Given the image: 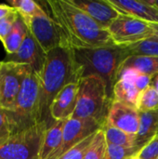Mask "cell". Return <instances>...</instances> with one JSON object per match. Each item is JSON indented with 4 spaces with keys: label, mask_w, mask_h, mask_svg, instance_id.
Here are the masks:
<instances>
[{
    "label": "cell",
    "mask_w": 158,
    "mask_h": 159,
    "mask_svg": "<svg viewBox=\"0 0 158 159\" xmlns=\"http://www.w3.org/2000/svg\"><path fill=\"white\" fill-rule=\"evenodd\" d=\"M46 4L49 16L61 30L62 46L73 49L115 47L108 30L100 26L70 0H48Z\"/></svg>",
    "instance_id": "obj_1"
},
{
    "label": "cell",
    "mask_w": 158,
    "mask_h": 159,
    "mask_svg": "<svg viewBox=\"0 0 158 159\" xmlns=\"http://www.w3.org/2000/svg\"><path fill=\"white\" fill-rule=\"evenodd\" d=\"M82 77V70L75 60L73 48L60 46L47 53L45 65L39 75V122H46L49 127L55 122L49 114L53 100L65 86L79 82Z\"/></svg>",
    "instance_id": "obj_2"
},
{
    "label": "cell",
    "mask_w": 158,
    "mask_h": 159,
    "mask_svg": "<svg viewBox=\"0 0 158 159\" xmlns=\"http://www.w3.org/2000/svg\"><path fill=\"white\" fill-rule=\"evenodd\" d=\"M83 77L90 75L101 76L106 83L108 91L113 98V88L121 62L129 54L121 47H103L95 48L74 49Z\"/></svg>",
    "instance_id": "obj_3"
},
{
    "label": "cell",
    "mask_w": 158,
    "mask_h": 159,
    "mask_svg": "<svg viewBox=\"0 0 158 159\" xmlns=\"http://www.w3.org/2000/svg\"><path fill=\"white\" fill-rule=\"evenodd\" d=\"M113 102L105 81L97 75L82 77L78 82V96L75 111L71 118L94 119L106 124Z\"/></svg>",
    "instance_id": "obj_4"
},
{
    "label": "cell",
    "mask_w": 158,
    "mask_h": 159,
    "mask_svg": "<svg viewBox=\"0 0 158 159\" xmlns=\"http://www.w3.org/2000/svg\"><path fill=\"white\" fill-rule=\"evenodd\" d=\"M39 75L30 67L11 110L7 111L11 134L29 129L39 122Z\"/></svg>",
    "instance_id": "obj_5"
},
{
    "label": "cell",
    "mask_w": 158,
    "mask_h": 159,
    "mask_svg": "<svg viewBox=\"0 0 158 159\" xmlns=\"http://www.w3.org/2000/svg\"><path fill=\"white\" fill-rule=\"evenodd\" d=\"M46 122L16 132L0 143V159H39L47 129Z\"/></svg>",
    "instance_id": "obj_6"
},
{
    "label": "cell",
    "mask_w": 158,
    "mask_h": 159,
    "mask_svg": "<svg viewBox=\"0 0 158 159\" xmlns=\"http://www.w3.org/2000/svg\"><path fill=\"white\" fill-rule=\"evenodd\" d=\"M113 42L117 47H127L134 43L151 39L149 21L119 14L108 27Z\"/></svg>",
    "instance_id": "obj_7"
},
{
    "label": "cell",
    "mask_w": 158,
    "mask_h": 159,
    "mask_svg": "<svg viewBox=\"0 0 158 159\" xmlns=\"http://www.w3.org/2000/svg\"><path fill=\"white\" fill-rule=\"evenodd\" d=\"M21 19L46 53L63 45L59 26L45 9L34 16Z\"/></svg>",
    "instance_id": "obj_8"
},
{
    "label": "cell",
    "mask_w": 158,
    "mask_h": 159,
    "mask_svg": "<svg viewBox=\"0 0 158 159\" xmlns=\"http://www.w3.org/2000/svg\"><path fill=\"white\" fill-rule=\"evenodd\" d=\"M30 66L2 61L0 68V107L11 110Z\"/></svg>",
    "instance_id": "obj_9"
},
{
    "label": "cell",
    "mask_w": 158,
    "mask_h": 159,
    "mask_svg": "<svg viewBox=\"0 0 158 159\" xmlns=\"http://www.w3.org/2000/svg\"><path fill=\"white\" fill-rule=\"evenodd\" d=\"M104 126L105 124L94 119H67L63 127L61 145L49 159H58L82 141L94 134L99 129H103Z\"/></svg>",
    "instance_id": "obj_10"
},
{
    "label": "cell",
    "mask_w": 158,
    "mask_h": 159,
    "mask_svg": "<svg viewBox=\"0 0 158 159\" xmlns=\"http://www.w3.org/2000/svg\"><path fill=\"white\" fill-rule=\"evenodd\" d=\"M46 56L47 53L28 30L27 35L20 48L15 53L7 55L4 61L29 65L34 73L40 75L45 65Z\"/></svg>",
    "instance_id": "obj_11"
},
{
    "label": "cell",
    "mask_w": 158,
    "mask_h": 159,
    "mask_svg": "<svg viewBox=\"0 0 158 159\" xmlns=\"http://www.w3.org/2000/svg\"><path fill=\"white\" fill-rule=\"evenodd\" d=\"M106 124L136 135L140 125V112L133 106L113 101L108 112Z\"/></svg>",
    "instance_id": "obj_12"
},
{
    "label": "cell",
    "mask_w": 158,
    "mask_h": 159,
    "mask_svg": "<svg viewBox=\"0 0 158 159\" xmlns=\"http://www.w3.org/2000/svg\"><path fill=\"white\" fill-rule=\"evenodd\" d=\"M78 96V82L65 86L53 100L49 114L53 121L70 119L76 107Z\"/></svg>",
    "instance_id": "obj_13"
},
{
    "label": "cell",
    "mask_w": 158,
    "mask_h": 159,
    "mask_svg": "<svg viewBox=\"0 0 158 159\" xmlns=\"http://www.w3.org/2000/svg\"><path fill=\"white\" fill-rule=\"evenodd\" d=\"M107 2L119 14L145 21L158 22V9L148 0H107Z\"/></svg>",
    "instance_id": "obj_14"
},
{
    "label": "cell",
    "mask_w": 158,
    "mask_h": 159,
    "mask_svg": "<svg viewBox=\"0 0 158 159\" xmlns=\"http://www.w3.org/2000/svg\"><path fill=\"white\" fill-rule=\"evenodd\" d=\"M71 3L87 13L95 22L104 29H108L110 24L116 19L119 13L109 5L107 0H70Z\"/></svg>",
    "instance_id": "obj_15"
},
{
    "label": "cell",
    "mask_w": 158,
    "mask_h": 159,
    "mask_svg": "<svg viewBox=\"0 0 158 159\" xmlns=\"http://www.w3.org/2000/svg\"><path fill=\"white\" fill-rule=\"evenodd\" d=\"M158 134V110L140 112V125L136 134L135 150L139 152Z\"/></svg>",
    "instance_id": "obj_16"
},
{
    "label": "cell",
    "mask_w": 158,
    "mask_h": 159,
    "mask_svg": "<svg viewBox=\"0 0 158 159\" xmlns=\"http://www.w3.org/2000/svg\"><path fill=\"white\" fill-rule=\"evenodd\" d=\"M66 120L55 121L45 132L39 159H49L61 147L62 143L63 127Z\"/></svg>",
    "instance_id": "obj_17"
},
{
    "label": "cell",
    "mask_w": 158,
    "mask_h": 159,
    "mask_svg": "<svg viewBox=\"0 0 158 159\" xmlns=\"http://www.w3.org/2000/svg\"><path fill=\"white\" fill-rule=\"evenodd\" d=\"M126 68L135 69L142 74L154 77L158 75V57L129 55L121 62L118 71Z\"/></svg>",
    "instance_id": "obj_18"
},
{
    "label": "cell",
    "mask_w": 158,
    "mask_h": 159,
    "mask_svg": "<svg viewBox=\"0 0 158 159\" xmlns=\"http://www.w3.org/2000/svg\"><path fill=\"white\" fill-rule=\"evenodd\" d=\"M141 91L130 81L120 78L113 88V101H117L125 104L137 108V102Z\"/></svg>",
    "instance_id": "obj_19"
},
{
    "label": "cell",
    "mask_w": 158,
    "mask_h": 159,
    "mask_svg": "<svg viewBox=\"0 0 158 159\" xmlns=\"http://www.w3.org/2000/svg\"><path fill=\"white\" fill-rule=\"evenodd\" d=\"M27 33L28 28L21 17L19 15L10 33L2 43L7 52V55L15 53L20 48L27 35Z\"/></svg>",
    "instance_id": "obj_20"
},
{
    "label": "cell",
    "mask_w": 158,
    "mask_h": 159,
    "mask_svg": "<svg viewBox=\"0 0 158 159\" xmlns=\"http://www.w3.org/2000/svg\"><path fill=\"white\" fill-rule=\"evenodd\" d=\"M103 130L107 144L122 146L127 148H135L136 135L129 134L107 124H105Z\"/></svg>",
    "instance_id": "obj_21"
},
{
    "label": "cell",
    "mask_w": 158,
    "mask_h": 159,
    "mask_svg": "<svg viewBox=\"0 0 158 159\" xmlns=\"http://www.w3.org/2000/svg\"><path fill=\"white\" fill-rule=\"evenodd\" d=\"M120 78H124V79L130 81L142 92V90L147 89L149 86H151L153 76L142 74L135 69L126 68V69H123V70H120L117 72L115 82Z\"/></svg>",
    "instance_id": "obj_22"
},
{
    "label": "cell",
    "mask_w": 158,
    "mask_h": 159,
    "mask_svg": "<svg viewBox=\"0 0 158 159\" xmlns=\"http://www.w3.org/2000/svg\"><path fill=\"white\" fill-rule=\"evenodd\" d=\"M107 142L103 129H99L89 144L84 159H104L107 151Z\"/></svg>",
    "instance_id": "obj_23"
},
{
    "label": "cell",
    "mask_w": 158,
    "mask_h": 159,
    "mask_svg": "<svg viewBox=\"0 0 158 159\" xmlns=\"http://www.w3.org/2000/svg\"><path fill=\"white\" fill-rule=\"evenodd\" d=\"M137 109L142 113L158 110V90L152 85L140 93Z\"/></svg>",
    "instance_id": "obj_24"
},
{
    "label": "cell",
    "mask_w": 158,
    "mask_h": 159,
    "mask_svg": "<svg viewBox=\"0 0 158 159\" xmlns=\"http://www.w3.org/2000/svg\"><path fill=\"white\" fill-rule=\"evenodd\" d=\"M129 55H142L158 57V41L154 39H146L132 45L124 47Z\"/></svg>",
    "instance_id": "obj_25"
},
{
    "label": "cell",
    "mask_w": 158,
    "mask_h": 159,
    "mask_svg": "<svg viewBox=\"0 0 158 159\" xmlns=\"http://www.w3.org/2000/svg\"><path fill=\"white\" fill-rule=\"evenodd\" d=\"M8 5L12 7L20 17L34 16L44 10L37 2L33 0H9Z\"/></svg>",
    "instance_id": "obj_26"
},
{
    "label": "cell",
    "mask_w": 158,
    "mask_h": 159,
    "mask_svg": "<svg viewBox=\"0 0 158 159\" xmlns=\"http://www.w3.org/2000/svg\"><path fill=\"white\" fill-rule=\"evenodd\" d=\"M95 133L90 135L89 137H88L84 141H82L80 143H78L77 145H75L74 147H73L72 149H70L66 153H64L62 156H61L58 159H84L86 152H87L89 144L91 143Z\"/></svg>",
    "instance_id": "obj_27"
},
{
    "label": "cell",
    "mask_w": 158,
    "mask_h": 159,
    "mask_svg": "<svg viewBox=\"0 0 158 159\" xmlns=\"http://www.w3.org/2000/svg\"><path fill=\"white\" fill-rule=\"evenodd\" d=\"M137 151L135 150V148H127L108 144L104 159H127L135 155Z\"/></svg>",
    "instance_id": "obj_28"
},
{
    "label": "cell",
    "mask_w": 158,
    "mask_h": 159,
    "mask_svg": "<svg viewBox=\"0 0 158 159\" xmlns=\"http://www.w3.org/2000/svg\"><path fill=\"white\" fill-rule=\"evenodd\" d=\"M137 154L142 159H158V134L137 152Z\"/></svg>",
    "instance_id": "obj_29"
},
{
    "label": "cell",
    "mask_w": 158,
    "mask_h": 159,
    "mask_svg": "<svg viewBox=\"0 0 158 159\" xmlns=\"http://www.w3.org/2000/svg\"><path fill=\"white\" fill-rule=\"evenodd\" d=\"M19 14L17 13V11L9 14L8 16L0 19V41L3 43V41L6 39V37L8 35V34L10 33L14 23L17 20Z\"/></svg>",
    "instance_id": "obj_30"
},
{
    "label": "cell",
    "mask_w": 158,
    "mask_h": 159,
    "mask_svg": "<svg viewBox=\"0 0 158 159\" xmlns=\"http://www.w3.org/2000/svg\"><path fill=\"white\" fill-rule=\"evenodd\" d=\"M11 135V128L7 111L0 107V143Z\"/></svg>",
    "instance_id": "obj_31"
},
{
    "label": "cell",
    "mask_w": 158,
    "mask_h": 159,
    "mask_svg": "<svg viewBox=\"0 0 158 159\" xmlns=\"http://www.w3.org/2000/svg\"><path fill=\"white\" fill-rule=\"evenodd\" d=\"M16 10L10 7L9 5L7 4H0V19H3L7 16H8L9 14L15 12Z\"/></svg>",
    "instance_id": "obj_32"
},
{
    "label": "cell",
    "mask_w": 158,
    "mask_h": 159,
    "mask_svg": "<svg viewBox=\"0 0 158 159\" xmlns=\"http://www.w3.org/2000/svg\"><path fill=\"white\" fill-rule=\"evenodd\" d=\"M149 25H150L151 32H152L151 39L158 41V22H150L149 21Z\"/></svg>",
    "instance_id": "obj_33"
},
{
    "label": "cell",
    "mask_w": 158,
    "mask_h": 159,
    "mask_svg": "<svg viewBox=\"0 0 158 159\" xmlns=\"http://www.w3.org/2000/svg\"><path fill=\"white\" fill-rule=\"evenodd\" d=\"M154 88H156L158 90V75H155L152 79V84H151Z\"/></svg>",
    "instance_id": "obj_34"
},
{
    "label": "cell",
    "mask_w": 158,
    "mask_h": 159,
    "mask_svg": "<svg viewBox=\"0 0 158 159\" xmlns=\"http://www.w3.org/2000/svg\"><path fill=\"white\" fill-rule=\"evenodd\" d=\"M150 2V4H152L155 7H156L158 9V0H148Z\"/></svg>",
    "instance_id": "obj_35"
},
{
    "label": "cell",
    "mask_w": 158,
    "mask_h": 159,
    "mask_svg": "<svg viewBox=\"0 0 158 159\" xmlns=\"http://www.w3.org/2000/svg\"><path fill=\"white\" fill-rule=\"evenodd\" d=\"M132 159H142V158H141V157L138 156V154L136 153L135 155H133V156H132Z\"/></svg>",
    "instance_id": "obj_36"
},
{
    "label": "cell",
    "mask_w": 158,
    "mask_h": 159,
    "mask_svg": "<svg viewBox=\"0 0 158 159\" xmlns=\"http://www.w3.org/2000/svg\"><path fill=\"white\" fill-rule=\"evenodd\" d=\"M127 159H132V156H131V157H129V158H127Z\"/></svg>",
    "instance_id": "obj_37"
},
{
    "label": "cell",
    "mask_w": 158,
    "mask_h": 159,
    "mask_svg": "<svg viewBox=\"0 0 158 159\" xmlns=\"http://www.w3.org/2000/svg\"><path fill=\"white\" fill-rule=\"evenodd\" d=\"M1 65H2V61H0V68H1Z\"/></svg>",
    "instance_id": "obj_38"
}]
</instances>
